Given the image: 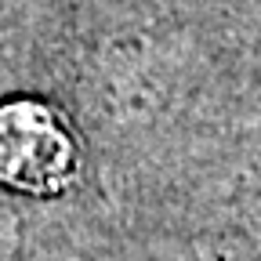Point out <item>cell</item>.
I'll use <instances>...</instances> for the list:
<instances>
[{"instance_id": "1", "label": "cell", "mask_w": 261, "mask_h": 261, "mask_svg": "<svg viewBox=\"0 0 261 261\" xmlns=\"http://www.w3.org/2000/svg\"><path fill=\"white\" fill-rule=\"evenodd\" d=\"M73 145L44 106L15 102L0 109V178L29 189L51 192L69 178Z\"/></svg>"}]
</instances>
